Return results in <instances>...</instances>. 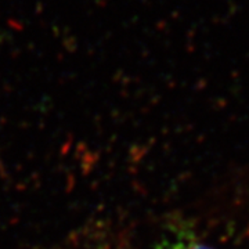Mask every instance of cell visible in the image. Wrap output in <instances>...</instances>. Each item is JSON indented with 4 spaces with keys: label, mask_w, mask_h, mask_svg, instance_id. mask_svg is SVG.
I'll use <instances>...</instances> for the list:
<instances>
[{
    "label": "cell",
    "mask_w": 249,
    "mask_h": 249,
    "mask_svg": "<svg viewBox=\"0 0 249 249\" xmlns=\"http://www.w3.org/2000/svg\"><path fill=\"white\" fill-rule=\"evenodd\" d=\"M155 249H216L187 231L170 232L158 242Z\"/></svg>",
    "instance_id": "obj_1"
}]
</instances>
